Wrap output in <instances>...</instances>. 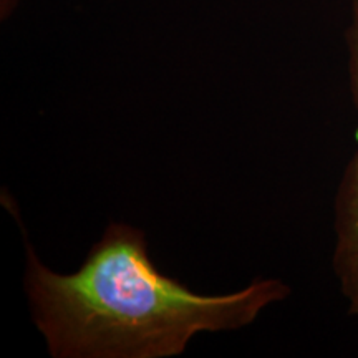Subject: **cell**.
Here are the masks:
<instances>
[{"label":"cell","mask_w":358,"mask_h":358,"mask_svg":"<svg viewBox=\"0 0 358 358\" xmlns=\"http://www.w3.org/2000/svg\"><path fill=\"white\" fill-rule=\"evenodd\" d=\"M348 87L358 111V0H352L347 27ZM334 272L340 292L348 303V313L358 325V150L343 169L335 196Z\"/></svg>","instance_id":"cell-2"},{"label":"cell","mask_w":358,"mask_h":358,"mask_svg":"<svg viewBox=\"0 0 358 358\" xmlns=\"http://www.w3.org/2000/svg\"><path fill=\"white\" fill-rule=\"evenodd\" d=\"M15 7H17V0H0V19L2 20L8 19Z\"/></svg>","instance_id":"cell-3"},{"label":"cell","mask_w":358,"mask_h":358,"mask_svg":"<svg viewBox=\"0 0 358 358\" xmlns=\"http://www.w3.org/2000/svg\"><path fill=\"white\" fill-rule=\"evenodd\" d=\"M24 289L35 327L53 358H169L204 332L248 327L290 287L254 279L229 294L191 290L159 271L146 236L110 222L82 266L60 274L25 239Z\"/></svg>","instance_id":"cell-1"}]
</instances>
